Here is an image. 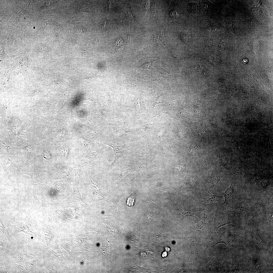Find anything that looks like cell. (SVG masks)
<instances>
[{"instance_id":"cell-2","label":"cell","mask_w":273,"mask_h":273,"mask_svg":"<svg viewBox=\"0 0 273 273\" xmlns=\"http://www.w3.org/2000/svg\"><path fill=\"white\" fill-rule=\"evenodd\" d=\"M91 187V194L94 199L96 201L104 200L105 198L102 195L99 185L92 183Z\"/></svg>"},{"instance_id":"cell-7","label":"cell","mask_w":273,"mask_h":273,"mask_svg":"<svg viewBox=\"0 0 273 273\" xmlns=\"http://www.w3.org/2000/svg\"><path fill=\"white\" fill-rule=\"evenodd\" d=\"M181 207L179 211L182 215L185 216H192L193 214L195 211H196L195 209H185L183 208L182 206H181Z\"/></svg>"},{"instance_id":"cell-16","label":"cell","mask_w":273,"mask_h":273,"mask_svg":"<svg viewBox=\"0 0 273 273\" xmlns=\"http://www.w3.org/2000/svg\"><path fill=\"white\" fill-rule=\"evenodd\" d=\"M213 28V27H211L210 28L209 30L211 32H213L214 31V29Z\"/></svg>"},{"instance_id":"cell-12","label":"cell","mask_w":273,"mask_h":273,"mask_svg":"<svg viewBox=\"0 0 273 273\" xmlns=\"http://www.w3.org/2000/svg\"><path fill=\"white\" fill-rule=\"evenodd\" d=\"M25 149L26 151L28 153H31L33 150L32 147L31 145H30L26 146Z\"/></svg>"},{"instance_id":"cell-10","label":"cell","mask_w":273,"mask_h":273,"mask_svg":"<svg viewBox=\"0 0 273 273\" xmlns=\"http://www.w3.org/2000/svg\"><path fill=\"white\" fill-rule=\"evenodd\" d=\"M43 154L44 157L47 159L49 160L51 158V153L48 150H44L43 152Z\"/></svg>"},{"instance_id":"cell-9","label":"cell","mask_w":273,"mask_h":273,"mask_svg":"<svg viewBox=\"0 0 273 273\" xmlns=\"http://www.w3.org/2000/svg\"><path fill=\"white\" fill-rule=\"evenodd\" d=\"M116 45L117 50L119 51L121 50L124 46V42L123 40L121 38L118 39L116 41Z\"/></svg>"},{"instance_id":"cell-3","label":"cell","mask_w":273,"mask_h":273,"mask_svg":"<svg viewBox=\"0 0 273 273\" xmlns=\"http://www.w3.org/2000/svg\"><path fill=\"white\" fill-rule=\"evenodd\" d=\"M221 178L220 176L218 175H214L211 178L208 187L210 192L215 194L216 193L217 185Z\"/></svg>"},{"instance_id":"cell-13","label":"cell","mask_w":273,"mask_h":273,"mask_svg":"<svg viewBox=\"0 0 273 273\" xmlns=\"http://www.w3.org/2000/svg\"><path fill=\"white\" fill-rule=\"evenodd\" d=\"M180 37L182 40L185 43H186L187 40V36L185 35L181 34L180 35Z\"/></svg>"},{"instance_id":"cell-14","label":"cell","mask_w":273,"mask_h":273,"mask_svg":"<svg viewBox=\"0 0 273 273\" xmlns=\"http://www.w3.org/2000/svg\"><path fill=\"white\" fill-rule=\"evenodd\" d=\"M25 2V3L28 6H30L32 5V4L30 1H26Z\"/></svg>"},{"instance_id":"cell-15","label":"cell","mask_w":273,"mask_h":273,"mask_svg":"<svg viewBox=\"0 0 273 273\" xmlns=\"http://www.w3.org/2000/svg\"><path fill=\"white\" fill-rule=\"evenodd\" d=\"M173 56H174V57H175L176 58H178L179 57V55H177V54L176 53H174V54H173Z\"/></svg>"},{"instance_id":"cell-4","label":"cell","mask_w":273,"mask_h":273,"mask_svg":"<svg viewBox=\"0 0 273 273\" xmlns=\"http://www.w3.org/2000/svg\"><path fill=\"white\" fill-rule=\"evenodd\" d=\"M235 190L233 185L232 183L230 186L228 187L225 192L223 193L224 195L225 201L222 205L227 203L232 198H233L234 195L236 194Z\"/></svg>"},{"instance_id":"cell-1","label":"cell","mask_w":273,"mask_h":273,"mask_svg":"<svg viewBox=\"0 0 273 273\" xmlns=\"http://www.w3.org/2000/svg\"><path fill=\"white\" fill-rule=\"evenodd\" d=\"M206 191L202 195V201L205 203H212L214 202L219 201L221 199L220 196L213 194L210 192L208 190H205Z\"/></svg>"},{"instance_id":"cell-8","label":"cell","mask_w":273,"mask_h":273,"mask_svg":"<svg viewBox=\"0 0 273 273\" xmlns=\"http://www.w3.org/2000/svg\"><path fill=\"white\" fill-rule=\"evenodd\" d=\"M135 200V197L133 195H132L128 196L126 201L127 205L129 207H132L134 203Z\"/></svg>"},{"instance_id":"cell-11","label":"cell","mask_w":273,"mask_h":273,"mask_svg":"<svg viewBox=\"0 0 273 273\" xmlns=\"http://www.w3.org/2000/svg\"><path fill=\"white\" fill-rule=\"evenodd\" d=\"M171 17L172 18H175L178 16L177 13L175 11H171L170 13Z\"/></svg>"},{"instance_id":"cell-5","label":"cell","mask_w":273,"mask_h":273,"mask_svg":"<svg viewBox=\"0 0 273 273\" xmlns=\"http://www.w3.org/2000/svg\"><path fill=\"white\" fill-rule=\"evenodd\" d=\"M33 168L32 165L29 163H26L21 167L20 172L21 174L28 175L32 178L34 174Z\"/></svg>"},{"instance_id":"cell-6","label":"cell","mask_w":273,"mask_h":273,"mask_svg":"<svg viewBox=\"0 0 273 273\" xmlns=\"http://www.w3.org/2000/svg\"><path fill=\"white\" fill-rule=\"evenodd\" d=\"M3 165L5 170L6 171L9 172L12 168L13 163L9 158H7L4 161Z\"/></svg>"}]
</instances>
